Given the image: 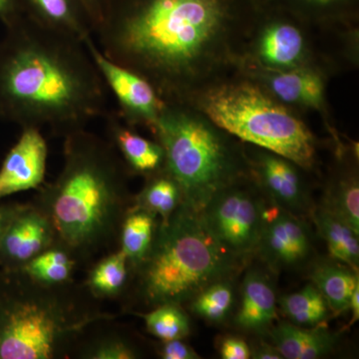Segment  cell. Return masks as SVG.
Instances as JSON below:
<instances>
[{
	"mask_svg": "<svg viewBox=\"0 0 359 359\" xmlns=\"http://www.w3.org/2000/svg\"><path fill=\"white\" fill-rule=\"evenodd\" d=\"M271 344L287 359L325 358L337 348L339 335L327 325L302 327L292 323H280L269 330Z\"/></svg>",
	"mask_w": 359,
	"mask_h": 359,
	"instance_id": "19",
	"label": "cell"
},
{
	"mask_svg": "<svg viewBox=\"0 0 359 359\" xmlns=\"http://www.w3.org/2000/svg\"><path fill=\"white\" fill-rule=\"evenodd\" d=\"M160 219L153 212L131 207L123 219L119 233V249L126 255L133 269L148 254Z\"/></svg>",
	"mask_w": 359,
	"mask_h": 359,
	"instance_id": "25",
	"label": "cell"
},
{
	"mask_svg": "<svg viewBox=\"0 0 359 359\" xmlns=\"http://www.w3.org/2000/svg\"><path fill=\"white\" fill-rule=\"evenodd\" d=\"M219 353L223 359H249L250 348L240 337H226L221 340Z\"/></svg>",
	"mask_w": 359,
	"mask_h": 359,
	"instance_id": "34",
	"label": "cell"
},
{
	"mask_svg": "<svg viewBox=\"0 0 359 359\" xmlns=\"http://www.w3.org/2000/svg\"><path fill=\"white\" fill-rule=\"evenodd\" d=\"M309 217L327 244L332 259L358 271L359 233L339 215L323 205H314Z\"/></svg>",
	"mask_w": 359,
	"mask_h": 359,
	"instance_id": "23",
	"label": "cell"
},
{
	"mask_svg": "<svg viewBox=\"0 0 359 359\" xmlns=\"http://www.w3.org/2000/svg\"><path fill=\"white\" fill-rule=\"evenodd\" d=\"M256 255L273 271H295L313 259V235L304 218L269 202Z\"/></svg>",
	"mask_w": 359,
	"mask_h": 359,
	"instance_id": "13",
	"label": "cell"
},
{
	"mask_svg": "<svg viewBox=\"0 0 359 359\" xmlns=\"http://www.w3.org/2000/svg\"><path fill=\"white\" fill-rule=\"evenodd\" d=\"M309 278L325 297L332 313L339 316L348 311L351 295L359 285L358 271L335 259L314 262Z\"/></svg>",
	"mask_w": 359,
	"mask_h": 359,
	"instance_id": "21",
	"label": "cell"
},
{
	"mask_svg": "<svg viewBox=\"0 0 359 359\" xmlns=\"http://www.w3.org/2000/svg\"><path fill=\"white\" fill-rule=\"evenodd\" d=\"M278 304L290 323L302 327L325 325L332 313L325 297L313 285H306L299 292L283 295Z\"/></svg>",
	"mask_w": 359,
	"mask_h": 359,
	"instance_id": "27",
	"label": "cell"
},
{
	"mask_svg": "<svg viewBox=\"0 0 359 359\" xmlns=\"http://www.w3.org/2000/svg\"><path fill=\"white\" fill-rule=\"evenodd\" d=\"M276 316L275 290L268 276L257 269L245 273L235 323L252 334H264L273 327Z\"/></svg>",
	"mask_w": 359,
	"mask_h": 359,
	"instance_id": "18",
	"label": "cell"
},
{
	"mask_svg": "<svg viewBox=\"0 0 359 359\" xmlns=\"http://www.w3.org/2000/svg\"><path fill=\"white\" fill-rule=\"evenodd\" d=\"M26 13L39 23L86 41L93 36L78 0H25Z\"/></svg>",
	"mask_w": 359,
	"mask_h": 359,
	"instance_id": "22",
	"label": "cell"
},
{
	"mask_svg": "<svg viewBox=\"0 0 359 359\" xmlns=\"http://www.w3.org/2000/svg\"><path fill=\"white\" fill-rule=\"evenodd\" d=\"M266 204L268 200L249 177L215 196L200 214L217 242L245 261L256 255Z\"/></svg>",
	"mask_w": 359,
	"mask_h": 359,
	"instance_id": "9",
	"label": "cell"
},
{
	"mask_svg": "<svg viewBox=\"0 0 359 359\" xmlns=\"http://www.w3.org/2000/svg\"><path fill=\"white\" fill-rule=\"evenodd\" d=\"M250 178L271 204L306 218L314 208L311 190L299 165L266 149L245 144Z\"/></svg>",
	"mask_w": 359,
	"mask_h": 359,
	"instance_id": "10",
	"label": "cell"
},
{
	"mask_svg": "<svg viewBox=\"0 0 359 359\" xmlns=\"http://www.w3.org/2000/svg\"><path fill=\"white\" fill-rule=\"evenodd\" d=\"M245 263L217 242L200 212L182 203L160 219L148 254L131 269L123 308L135 313L162 304L183 306L212 283L233 280Z\"/></svg>",
	"mask_w": 359,
	"mask_h": 359,
	"instance_id": "5",
	"label": "cell"
},
{
	"mask_svg": "<svg viewBox=\"0 0 359 359\" xmlns=\"http://www.w3.org/2000/svg\"><path fill=\"white\" fill-rule=\"evenodd\" d=\"M20 14L18 0H0V20L6 25L11 23Z\"/></svg>",
	"mask_w": 359,
	"mask_h": 359,
	"instance_id": "36",
	"label": "cell"
},
{
	"mask_svg": "<svg viewBox=\"0 0 359 359\" xmlns=\"http://www.w3.org/2000/svg\"><path fill=\"white\" fill-rule=\"evenodd\" d=\"M131 269L121 250H113L88 268L85 287L99 301L121 299L128 287Z\"/></svg>",
	"mask_w": 359,
	"mask_h": 359,
	"instance_id": "24",
	"label": "cell"
},
{
	"mask_svg": "<svg viewBox=\"0 0 359 359\" xmlns=\"http://www.w3.org/2000/svg\"><path fill=\"white\" fill-rule=\"evenodd\" d=\"M107 140L112 144L130 175L145 177L164 168L165 153L159 142L149 140L129 126L117 111L104 115Z\"/></svg>",
	"mask_w": 359,
	"mask_h": 359,
	"instance_id": "16",
	"label": "cell"
},
{
	"mask_svg": "<svg viewBox=\"0 0 359 359\" xmlns=\"http://www.w3.org/2000/svg\"><path fill=\"white\" fill-rule=\"evenodd\" d=\"M337 148L339 165L330 177L321 205L339 215L359 233L358 156L354 153L353 157H349L342 144Z\"/></svg>",
	"mask_w": 359,
	"mask_h": 359,
	"instance_id": "20",
	"label": "cell"
},
{
	"mask_svg": "<svg viewBox=\"0 0 359 359\" xmlns=\"http://www.w3.org/2000/svg\"><path fill=\"white\" fill-rule=\"evenodd\" d=\"M83 283L46 285L0 269V359H62L97 321L116 318Z\"/></svg>",
	"mask_w": 359,
	"mask_h": 359,
	"instance_id": "4",
	"label": "cell"
},
{
	"mask_svg": "<svg viewBox=\"0 0 359 359\" xmlns=\"http://www.w3.org/2000/svg\"><path fill=\"white\" fill-rule=\"evenodd\" d=\"M151 130L165 153L164 168L183 203L201 212L219 192L249 178L245 144L186 102L165 101Z\"/></svg>",
	"mask_w": 359,
	"mask_h": 359,
	"instance_id": "6",
	"label": "cell"
},
{
	"mask_svg": "<svg viewBox=\"0 0 359 359\" xmlns=\"http://www.w3.org/2000/svg\"><path fill=\"white\" fill-rule=\"evenodd\" d=\"M320 67L332 72V58L316 46V34L289 18H271L252 25L237 70L285 71Z\"/></svg>",
	"mask_w": 359,
	"mask_h": 359,
	"instance_id": "8",
	"label": "cell"
},
{
	"mask_svg": "<svg viewBox=\"0 0 359 359\" xmlns=\"http://www.w3.org/2000/svg\"><path fill=\"white\" fill-rule=\"evenodd\" d=\"M262 87L276 101L294 112L313 111L325 120L334 140L337 131L330 122L327 84L330 71L320 67H302L285 71H269L243 68L237 70Z\"/></svg>",
	"mask_w": 359,
	"mask_h": 359,
	"instance_id": "12",
	"label": "cell"
},
{
	"mask_svg": "<svg viewBox=\"0 0 359 359\" xmlns=\"http://www.w3.org/2000/svg\"><path fill=\"white\" fill-rule=\"evenodd\" d=\"M77 268L76 261L69 252L55 245L35 257L21 269L40 283L54 285L73 280V273Z\"/></svg>",
	"mask_w": 359,
	"mask_h": 359,
	"instance_id": "28",
	"label": "cell"
},
{
	"mask_svg": "<svg viewBox=\"0 0 359 359\" xmlns=\"http://www.w3.org/2000/svg\"><path fill=\"white\" fill-rule=\"evenodd\" d=\"M183 203L181 188L165 168L145 177L140 192L133 196L132 207L153 212L165 221Z\"/></svg>",
	"mask_w": 359,
	"mask_h": 359,
	"instance_id": "26",
	"label": "cell"
},
{
	"mask_svg": "<svg viewBox=\"0 0 359 359\" xmlns=\"http://www.w3.org/2000/svg\"><path fill=\"white\" fill-rule=\"evenodd\" d=\"M306 8L314 14L313 20L314 22L339 23L337 18V11L341 9V6H346L351 0H297Z\"/></svg>",
	"mask_w": 359,
	"mask_h": 359,
	"instance_id": "31",
	"label": "cell"
},
{
	"mask_svg": "<svg viewBox=\"0 0 359 359\" xmlns=\"http://www.w3.org/2000/svg\"><path fill=\"white\" fill-rule=\"evenodd\" d=\"M78 2L94 35L105 20L111 0H78Z\"/></svg>",
	"mask_w": 359,
	"mask_h": 359,
	"instance_id": "32",
	"label": "cell"
},
{
	"mask_svg": "<svg viewBox=\"0 0 359 359\" xmlns=\"http://www.w3.org/2000/svg\"><path fill=\"white\" fill-rule=\"evenodd\" d=\"M22 205L18 202L0 203V238Z\"/></svg>",
	"mask_w": 359,
	"mask_h": 359,
	"instance_id": "35",
	"label": "cell"
},
{
	"mask_svg": "<svg viewBox=\"0 0 359 359\" xmlns=\"http://www.w3.org/2000/svg\"><path fill=\"white\" fill-rule=\"evenodd\" d=\"M128 170L107 139L83 129L63 138V166L33 200L50 219L57 245L89 268L119 249L123 219L133 204Z\"/></svg>",
	"mask_w": 359,
	"mask_h": 359,
	"instance_id": "3",
	"label": "cell"
},
{
	"mask_svg": "<svg viewBox=\"0 0 359 359\" xmlns=\"http://www.w3.org/2000/svg\"><path fill=\"white\" fill-rule=\"evenodd\" d=\"M182 102L243 143L283 156L306 172L316 168L318 141L299 113L238 71L205 85Z\"/></svg>",
	"mask_w": 359,
	"mask_h": 359,
	"instance_id": "7",
	"label": "cell"
},
{
	"mask_svg": "<svg viewBox=\"0 0 359 359\" xmlns=\"http://www.w3.org/2000/svg\"><path fill=\"white\" fill-rule=\"evenodd\" d=\"M157 353L163 359H199V354L185 344L183 339L161 341Z\"/></svg>",
	"mask_w": 359,
	"mask_h": 359,
	"instance_id": "33",
	"label": "cell"
},
{
	"mask_svg": "<svg viewBox=\"0 0 359 359\" xmlns=\"http://www.w3.org/2000/svg\"><path fill=\"white\" fill-rule=\"evenodd\" d=\"M348 311H351V320L349 321L348 327H351L359 318V285H356L355 290L351 295Z\"/></svg>",
	"mask_w": 359,
	"mask_h": 359,
	"instance_id": "38",
	"label": "cell"
},
{
	"mask_svg": "<svg viewBox=\"0 0 359 359\" xmlns=\"http://www.w3.org/2000/svg\"><path fill=\"white\" fill-rule=\"evenodd\" d=\"M252 25L231 0H111L94 35L106 57L182 102L237 71Z\"/></svg>",
	"mask_w": 359,
	"mask_h": 359,
	"instance_id": "1",
	"label": "cell"
},
{
	"mask_svg": "<svg viewBox=\"0 0 359 359\" xmlns=\"http://www.w3.org/2000/svg\"><path fill=\"white\" fill-rule=\"evenodd\" d=\"M47 157L48 145L42 131L21 129L20 138L0 167V201L43 185Z\"/></svg>",
	"mask_w": 359,
	"mask_h": 359,
	"instance_id": "15",
	"label": "cell"
},
{
	"mask_svg": "<svg viewBox=\"0 0 359 359\" xmlns=\"http://www.w3.org/2000/svg\"><path fill=\"white\" fill-rule=\"evenodd\" d=\"M233 280L212 283L189 302L191 311L211 323H221L233 308Z\"/></svg>",
	"mask_w": 359,
	"mask_h": 359,
	"instance_id": "30",
	"label": "cell"
},
{
	"mask_svg": "<svg viewBox=\"0 0 359 359\" xmlns=\"http://www.w3.org/2000/svg\"><path fill=\"white\" fill-rule=\"evenodd\" d=\"M0 44V119L65 136L108 112V89L84 42L27 13Z\"/></svg>",
	"mask_w": 359,
	"mask_h": 359,
	"instance_id": "2",
	"label": "cell"
},
{
	"mask_svg": "<svg viewBox=\"0 0 359 359\" xmlns=\"http://www.w3.org/2000/svg\"><path fill=\"white\" fill-rule=\"evenodd\" d=\"M133 314L143 318L148 332L160 341L184 339L191 332L188 314L178 304H162L144 313Z\"/></svg>",
	"mask_w": 359,
	"mask_h": 359,
	"instance_id": "29",
	"label": "cell"
},
{
	"mask_svg": "<svg viewBox=\"0 0 359 359\" xmlns=\"http://www.w3.org/2000/svg\"><path fill=\"white\" fill-rule=\"evenodd\" d=\"M250 358L255 359H283L282 354L278 353L273 344H257L250 351Z\"/></svg>",
	"mask_w": 359,
	"mask_h": 359,
	"instance_id": "37",
	"label": "cell"
},
{
	"mask_svg": "<svg viewBox=\"0 0 359 359\" xmlns=\"http://www.w3.org/2000/svg\"><path fill=\"white\" fill-rule=\"evenodd\" d=\"M84 43L108 91L117 100L120 117L133 128L145 127L151 131L164 109L165 100L145 78L106 57L94 36Z\"/></svg>",
	"mask_w": 359,
	"mask_h": 359,
	"instance_id": "11",
	"label": "cell"
},
{
	"mask_svg": "<svg viewBox=\"0 0 359 359\" xmlns=\"http://www.w3.org/2000/svg\"><path fill=\"white\" fill-rule=\"evenodd\" d=\"M55 245L57 236L50 219L34 203H25L0 238V269H22Z\"/></svg>",
	"mask_w": 359,
	"mask_h": 359,
	"instance_id": "14",
	"label": "cell"
},
{
	"mask_svg": "<svg viewBox=\"0 0 359 359\" xmlns=\"http://www.w3.org/2000/svg\"><path fill=\"white\" fill-rule=\"evenodd\" d=\"M115 318L97 321L78 339L70 358L138 359L144 353L129 330L116 325Z\"/></svg>",
	"mask_w": 359,
	"mask_h": 359,
	"instance_id": "17",
	"label": "cell"
}]
</instances>
